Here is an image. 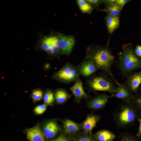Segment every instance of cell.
I'll return each instance as SVG.
<instances>
[{
	"label": "cell",
	"instance_id": "6da1fadb",
	"mask_svg": "<svg viewBox=\"0 0 141 141\" xmlns=\"http://www.w3.org/2000/svg\"><path fill=\"white\" fill-rule=\"evenodd\" d=\"M122 47L119 59L120 68L123 74L141 68V58L135 54L131 43L124 44Z\"/></svg>",
	"mask_w": 141,
	"mask_h": 141
},
{
	"label": "cell",
	"instance_id": "7a4b0ae2",
	"mask_svg": "<svg viewBox=\"0 0 141 141\" xmlns=\"http://www.w3.org/2000/svg\"><path fill=\"white\" fill-rule=\"evenodd\" d=\"M91 58L97 68L102 69L111 76L118 85L119 84L113 76L111 70V67L114 59V57L109 50L106 48H99L92 52Z\"/></svg>",
	"mask_w": 141,
	"mask_h": 141
},
{
	"label": "cell",
	"instance_id": "3957f363",
	"mask_svg": "<svg viewBox=\"0 0 141 141\" xmlns=\"http://www.w3.org/2000/svg\"><path fill=\"white\" fill-rule=\"evenodd\" d=\"M91 88L95 90L115 92L116 88L114 85L108 79L102 77H96L89 82Z\"/></svg>",
	"mask_w": 141,
	"mask_h": 141
},
{
	"label": "cell",
	"instance_id": "277c9868",
	"mask_svg": "<svg viewBox=\"0 0 141 141\" xmlns=\"http://www.w3.org/2000/svg\"><path fill=\"white\" fill-rule=\"evenodd\" d=\"M78 75L77 70L69 65L64 67L56 74V78L65 82H69L74 80Z\"/></svg>",
	"mask_w": 141,
	"mask_h": 141
},
{
	"label": "cell",
	"instance_id": "5b68a950",
	"mask_svg": "<svg viewBox=\"0 0 141 141\" xmlns=\"http://www.w3.org/2000/svg\"><path fill=\"white\" fill-rule=\"evenodd\" d=\"M75 43L74 37L71 36L61 37L58 38L57 45L64 54H69L72 51Z\"/></svg>",
	"mask_w": 141,
	"mask_h": 141
},
{
	"label": "cell",
	"instance_id": "8992f818",
	"mask_svg": "<svg viewBox=\"0 0 141 141\" xmlns=\"http://www.w3.org/2000/svg\"><path fill=\"white\" fill-rule=\"evenodd\" d=\"M136 117L135 111L128 107H125L122 109L119 116V119L122 125H125L133 121Z\"/></svg>",
	"mask_w": 141,
	"mask_h": 141
},
{
	"label": "cell",
	"instance_id": "52a82bcc",
	"mask_svg": "<svg viewBox=\"0 0 141 141\" xmlns=\"http://www.w3.org/2000/svg\"><path fill=\"white\" fill-rule=\"evenodd\" d=\"M57 40L58 38L56 37L45 38L41 44L42 49L49 54L57 53L59 50L57 44Z\"/></svg>",
	"mask_w": 141,
	"mask_h": 141
},
{
	"label": "cell",
	"instance_id": "ba28073f",
	"mask_svg": "<svg viewBox=\"0 0 141 141\" xmlns=\"http://www.w3.org/2000/svg\"><path fill=\"white\" fill-rule=\"evenodd\" d=\"M115 1V0H104V3L106 7L102 10L107 15L119 17L123 7L116 4Z\"/></svg>",
	"mask_w": 141,
	"mask_h": 141
},
{
	"label": "cell",
	"instance_id": "9c48e42d",
	"mask_svg": "<svg viewBox=\"0 0 141 141\" xmlns=\"http://www.w3.org/2000/svg\"><path fill=\"white\" fill-rule=\"evenodd\" d=\"M44 136L43 132L38 126L28 129L27 132V138L30 141H45Z\"/></svg>",
	"mask_w": 141,
	"mask_h": 141
},
{
	"label": "cell",
	"instance_id": "30bf717a",
	"mask_svg": "<svg viewBox=\"0 0 141 141\" xmlns=\"http://www.w3.org/2000/svg\"><path fill=\"white\" fill-rule=\"evenodd\" d=\"M105 20L108 32L111 34L119 26V17L107 15L105 17Z\"/></svg>",
	"mask_w": 141,
	"mask_h": 141
},
{
	"label": "cell",
	"instance_id": "8fae6325",
	"mask_svg": "<svg viewBox=\"0 0 141 141\" xmlns=\"http://www.w3.org/2000/svg\"><path fill=\"white\" fill-rule=\"evenodd\" d=\"M99 119V117L98 116L92 115L88 116L84 122L83 125L85 132L91 133Z\"/></svg>",
	"mask_w": 141,
	"mask_h": 141
},
{
	"label": "cell",
	"instance_id": "7c38bea8",
	"mask_svg": "<svg viewBox=\"0 0 141 141\" xmlns=\"http://www.w3.org/2000/svg\"><path fill=\"white\" fill-rule=\"evenodd\" d=\"M141 83V72L131 75L127 81L128 85L132 91H136Z\"/></svg>",
	"mask_w": 141,
	"mask_h": 141
},
{
	"label": "cell",
	"instance_id": "4fadbf2b",
	"mask_svg": "<svg viewBox=\"0 0 141 141\" xmlns=\"http://www.w3.org/2000/svg\"><path fill=\"white\" fill-rule=\"evenodd\" d=\"M70 89L77 100L87 96L84 90L82 83L80 79L77 80L74 85L70 88Z\"/></svg>",
	"mask_w": 141,
	"mask_h": 141
},
{
	"label": "cell",
	"instance_id": "5bb4252c",
	"mask_svg": "<svg viewBox=\"0 0 141 141\" xmlns=\"http://www.w3.org/2000/svg\"><path fill=\"white\" fill-rule=\"evenodd\" d=\"M43 133L45 136L48 138H52L56 134L58 130V128L56 123L54 121L47 122L44 126Z\"/></svg>",
	"mask_w": 141,
	"mask_h": 141
},
{
	"label": "cell",
	"instance_id": "9a60e30c",
	"mask_svg": "<svg viewBox=\"0 0 141 141\" xmlns=\"http://www.w3.org/2000/svg\"><path fill=\"white\" fill-rule=\"evenodd\" d=\"M109 97L103 95L98 97L91 101L89 103V107L94 109H100L104 106L107 102Z\"/></svg>",
	"mask_w": 141,
	"mask_h": 141
},
{
	"label": "cell",
	"instance_id": "2e32d148",
	"mask_svg": "<svg viewBox=\"0 0 141 141\" xmlns=\"http://www.w3.org/2000/svg\"><path fill=\"white\" fill-rule=\"evenodd\" d=\"M112 96L122 99H128L132 97L131 93L124 86L120 84L116 89L115 93Z\"/></svg>",
	"mask_w": 141,
	"mask_h": 141
},
{
	"label": "cell",
	"instance_id": "e0dca14e",
	"mask_svg": "<svg viewBox=\"0 0 141 141\" xmlns=\"http://www.w3.org/2000/svg\"><path fill=\"white\" fill-rule=\"evenodd\" d=\"M95 137L97 141H112L115 138V135L107 130H102L97 132Z\"/></svg>",
	"mask_w": 141,
	"mask_h": 141
},
{
	"label": "cell",
	"instance_id": "ac0fdd59",
	"mask_svg": "<svg viewBox=\"0 0 141 141\" xmlns=\"http://www.w3.org/2000/svg\"><path fill=\"white\" fill-rule=\"evenodd\" d=\"M96 68V65L92 61H89L82 66L81 68V72L83 75L88 76L95 72Z\"/></svg>",
	"mask_w": 141,
	"mask_h": 141
},
{
	"label": "cell",
	"instance_id": "d6986e66",
	"mask_svg": "<svg viewBox=\"0 0 141 141\" xmlns=\"http://www.w3.org/2000/svg\"><path fill=\"white\" fill-rule=\"evenodd\" d=\"M64 130L66 133L72 134L75 133L79 129V125L69 120H65L64 122Z\"/></svg>",
	"mask_w": 141,
	"mask_h": 141
},
{
	"label": "cell",
	"instance_id": "ffe728a7",
	"mask_svg": "<svg viewBox=\"0 0 141 141\" xmlns=\"http://www.w3.org/2000/svg\"><path fill=\"white\" fill-rule=\"evenodd\" d=\"M69 95L64 90H58L56 92L55 97L57 102L58 103L62 104L69 97Z\"/></svg>",
	"mask_w": 141,
	"mask_h": 141
},
{
	"label": "cell",
	"instance_id": "44dd1931",
	"mask_svg": "<svg viewBox=\"0 0 141 141\" xmlns=\"http://www.w3.org/2000/svg\"><path fill=\"white\" fill-rule=\"evenodd\" d=\"M77 3L81 10L84 13H90L92 11L93 8L92 6L86 1L78 0Z\"/></svg>",
	"mask_w": 141,
	"mask_h": 141
},
{
	"label": "cell",
	"instance_id": "7402d4cb",
	"mask_svg": "<svg viewBox=\"0 0 141 141\" xmlns=\"http://www.w3.org/2000/svg\"><path fill=\"white\" fill-rule=\"evenodd\" d=\"M54 99L53 94L51 91H46L44 96V102L45 104L47 105L52 104Z\"/></svg>",
	"mask_w": 141,
	"mask_h": 141
},
{
	"label": "cell",
	"instance_id": "603a6c76",
	"mask_svg": "<svg viewBox=\"0 0 141 141\" xmlns=\"http://www.w3.org/2000/svg\"><path fill=\"white\" fill-rule=\"evenodd\" d=\"M43 95L42 91L39 89H36L33 91L32 96L34 102L40 100L42 98Z\"/></svg>",
	"mask_w": 141,
	"mask_h": 141
},
{
	"label": "cell",
	"instance_id": "cb8c5ba5",
	"mask_svg": "<svg viewBox=\"0 0 141 141\" xmlns=\"http://www.w3.org/2000/svg\"><path fill=\"white\" fill-rule=\"evenodd\" d=\"M47 105L44 104L37 106L34 109V113L37 114H43L46 109Z\"/></svg>",
	"mask_w": 141,
	"mask_h": 141
},
{
	"label": "cell",
	"instance_id": "d4e9b609",
	"mask_svg": "<svg viewBox=\"0 0 141 141\" xmlns=\"http://www.w3.org/2000/svg\"><path fill=\"white\" fill-rule=\"evenodd\" d=\"M130 0H115V3L121 7H123Z\"/></svg>",
	"mask_w": 141,
	"mask_h": 141
},
{
	"label": "cell",
	"instance_id": "484cf974",
	"mask_svg": "<svg viewBox=\"0 0 141 141\" xmlns=\"http://www.w3.org/2000/svg\"><path fill=\"white\" fill-rule=\"evenodd\" d=\"M135 54L138 57H141V45L136 46L134 51Z\"/></svg>",
	"mask_w": 141,
	"mask_h": 141
},
{
	"label": "cell",
	"instance_id": "4316f807",
	"mask_svg": "<svg viewBox=\"0 0 141 141\" xmlns=\"http://www.w3.org/2000/svg\"><path fill=\"white\" fill-rule=\"evenodd\" d=\"M89 4L93 5H97L101 3H104V0L100 1L98 0H88L86 1Z\"/></svg>",
	"mask_w": 141,
	"mask_h": 141
},
{
	"label": "cell",
	"instance_id": "83f0119b",
	"mask_svg": "<svg viewBox=\"0 0 141 141\" xmlns=\"http://www.w3.org/2000/svg\"><path fill=\"white\" fill-rule=\"evenodd\" d=\"M121 141H138L133 137L129 136H123Z\"/></svg>",
	"mask_w": 141,
	"mask_h": 141
},
{
	"label": "cell",
	"instance_id": "f1b7e54d",
	"mask_svg": "<svg viewBox=\"0 0 141 141\" xmlns=\"http://www.w3.org/2000/svg\"><path fill=\"white\" fill-rule=\"evenodd\" d=\"M77 141H94V140L91 137L89 136H85L80 138Z\"/></svg>",
	"mask_w": 141,
	"mask_h": 141
},
{
	"label": "cell",
	"instance_id": "f546056e",
	"mask_svg": "<svg viewBox=\"0 0 141 141\" xmlns=\"http://www.w3.org/2000/svg\"><path fill=\"white\" fill-rule=\"evenodd\" d=\"M53 141H69L68 139L64 136L61 135Z\"/></svg>",
	"mask_w": 141,
	"mask_h": 141
},
{
	"label": "cell",
	"instance_id": "4dcf8cb0",
	"mask_svg": "<svg viewBox=\"0 0 141 141\" xmlns=\"http://www.w3.org/2000/svg\"><path fill=\"white\" fill-rule=\"evenodd\" d=\"M138 121L139 123V126L138 132L137 134V136L138 138H140L141 137V119H139Z\"/></svg>",
	"mask_w": 141,
	"mask_h": 141
},
{
	"label": "cell",
	"instance_id": "1f68e13d",
	"mask_svg": "<svg viewBox=\"0 0 141 141\" xmlns=\"http://www.w3.org/2000/svg\"><path fill=\"white\" fill-rule=\"evenodd\" d=\"M136 102L141 111V96L138 97L136 100Z\"/></svg>",
	"mask_w": 141,
	"mask_h": 141
},
{
	"label": "cell",
	"instance_id": "d6a6232c",
	"mask_svg": "<svg viewBox=\"0 0 141 141\" xmlns=\"http://www.w3.org/2000/svg\"><path fill=\"white\" fill-rule=\"evenodd\" d=\"M49 64L47 63L45 65V69H47L49 68Z\"/></svg>",
	"mask_w": 141,
	"mask_h": 141
},
{
	"label": "cell",
	"instance_id": "836d02e7",
	"mask_svg": "<svg viewBox=\"0 0 141 141\" xmlns=\"http://www.w3.org/2000/svg\"></svg>",
	"mask_w": 141,
	"mask_h": 141
}]
</instances>
